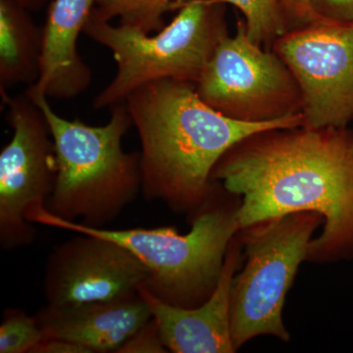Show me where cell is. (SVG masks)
I'll list each match as a JSON object with an SVG mask.
<instances>
[{
	"label": "cell",
	"mask_w": 353,
	"mask_h": 353,
	"mask_svg": "<svg viewBox=\"0 0 353 353\" xmlns=\"http://www.w3.org/2000/svg\"><path fill=\"white\" fill-rule=\"evenodd\" d=\"M212 182L241 196V230L294 212L324 219L307 261L353 259V132L308 127L255 132L216 164Z\"/></svg>",
	"instance_id": "obj_1"
},
{
	"label": "cell",
	"mask_w": 353,
	"mask_h": 353,
	"mask_svg": "<svg viewBox=\"0 0 353 353\" xmlns=\"http://www.w3.org/2000/svg\"><path fill=\"white\" fill-rule=\"evenodd\" d=\"M141 141V192L175 212H196L214 194L213 169L255 132L304 126L303 113L262 123L223 115L201 101L196 83L159 80L125 101Z\"/></svg>",
	"instance_id": "obj_2"
},
{
	"label": "cell",
	"mask_w": 353,
	"mask_h": 353,
	"mask_svg": "<svg viewBox=\"0 0 353 353\" xmlns=\"http://www.w3.org/2000/svg\"><path fill=\"white\" fill-rule=\"evenodd\" d=\"M32 101L48 119L57 153V179L46 209L62 219L81 218L83 225L103 228L136 201L143 188L141 153L123 148L132 127L126 104L111 108L103 126H90L58 115L48 97Z\"/></svg>",
	"instance_id": "obj_3"
},
{
	"label": "cell",
	"mask_w": 353,
	"mask_h": 353,
	"mask_svg": "<svg viewBox=\"0 0 353 353\" xmlns=\"http://www.w3.org/2000/svg\"><path fill=\"white\" fill-rule=\"evenodd\" d=\"M212 196L196 211L192 229L185 234L171 227L127 230L90 227L51 214L46 205L30 209L26 218L32 224L95 234L120 243L148 267L150 277L143 287L150 294L172 305L194 308L212 296L228 248L241 230V202L217 203L211 201Z\"/></svg>",
	"instance_id": "obj_4"
},
{
	"label": "cell",
	"mask_w": 353,
	"mask_h": 353,
	"mask_svg": "<svg viewBox=\"0 0 353 353\" xmlns=\"http://www.w3.org/2000/svg\"><path fill=\"white\" fill-rule=\"evenodd\" d=\"M225 4L208 0H188L170 24L152 34L130 27L113 26L94 10L83 34L112 53L117 72L112 81L95 95V110L124 103L127 97L145 83L159 80L196 83L229 32Z\"/></svg>",
	"instance_id": "obj_5"
},
{
	"label": "cell",
	"mask_w": 353,
	"mask_h": 353,
	"mask_svg": "<svg viewBox=\"0 0 353 353\" xmlns=\"http://www.w3.org/2000/svg\"><path fill=\"white\" fill-rule=\"evenodd\" d=\"M321 215L294 212L240 230L246 262L231 288V336L234 350L255 336L290 341L283 308Z\"/></svg>",
	"instance_id": "obj_6"
},
{
	"label": "cell",
	"mask_w": 353,
	"mask_h": 353,
	"mask_svg": "<svg viewBox=\"0 0 353 353\" xmlns=\"http://www.w3.org/2000/svg\"><path fill=\"white\" fill-rule=\"evenodd\" d=\"M196 88L202 101L236 121L268 122L303 113L301 90L289 67L248 39L243 21L234 37L221 41Z\"/></svg>",
	"instance_id": "obj_7"
},
{
	"label": "cell",
	"mask_w": 353,
	"mask_h": 353,
	"mask_svg": "<svg viewBox=\"0 0 353 353\" xmlns=\"http://www.w3.org/2000/svg\"><path fill=\"white\" fill-rule=\"evenodd\" d=\"M0 97L13 131L0 152V243L14 250L34 240L26 214L46 205L57 179V153L50 124L36 102L25 92Z\"/></svg>",
	"instance_id": "obj_8"
},
{
	"label": "cell",
	"mask_w": 353,
	"mask_h": 353,
	"mask_svg": "<svg viewBox=\"0 0 353 353\" xmlns=\"http://www.w3.org/2000/svg\"><path fill=\"white\" fill-rule=\"evenodd\" d=\"M272 50L299 83L304 127L347 128L353 120V23L294 28Z\"/></svg>",
	"instance_id": "obj_9"
},
{
	"label": "cell",
	"mask_w": 353,
	"mask_h": 353,
	"mask_svg": "<svg viewBox=\"0 0 353 353\" xmlns=\"http://www.w3.org/2000/svg\"><path fill=\"white\" fill-rule=\"evenodd\" d=\"M148 267L116 241L80 234L50 253L43 292L48 305L71 306L138 294Z\"/></svg>",
	"instance_id": "obj_10"
},
{
	"label": "cell",
	"mask_w": 353,
	"mask_h": 353,
	"mask_svg": "<svg viewBox=\"0 0 353 353\" xmlns=\"http://www.w3.org/2000/svg\"><path fill=\"white\" fill-rule=\"evenodd\" d=\"M236 234L230 243L219 282L208 301L194 308L164 303L143 287L139 292L152 311L168 352L175 353L236 352L231 336V288L241 259Z\"/></svg>",
	"instance_id": "obj_11"
},
{
	"label": "cell",
	"mask_w": 353,
	"mask_h": 353,
	"mask_svg": "<svg viewBox=\"0 0 353 353\" xmlns=\"http://www.w3.org/2000/svg\"><path fill=\"white\" fill-rule=\"evenodd\" d=\"M97 0H53L43 28L41 75L26 88L32 99H73L85 92L92 71L78 51V39Z\"/></svg>",
	"instance_id": "obj_12"
},
{
	"label": "cell",
	"mask_w": 353,
	"mask_h": 353,
	"mask_svg": "<svg viewBox=\"0 0 353 353\" xmlns=\"http://www.w3.org/2000/svg\"><path fill=\"white\" fill-rule=\"evenodd\" d=\"M43 339H64L94 352H117L152 318L139 292L122 299L71 306L46 304L36 316Z\"/></svg>",
	"instance_id": "obj_13"
},
{
	"label": "cell",
	"mask_w": 353,
	"mask_h": 353,
	"mask_svg": "<svg viewBox=\"0 0 353 353\" xmlns=\"http://www.w3.org/2000/svg\"><path fill=\"white\" fill-rule=\"evenodd\" d=\"M43 32L15 0H0V94L32 87L41 70Z\"/></svg>",
	"instance_id": "obj_14"
},
{
	"label": "cell",
	"mask_w": 353,
	"mask_h": 353,
	"mask_svg": "<svg viewBox=\"0 0 353 353\" xmlns=\"http://www.w3.org/2000/svg\"><path fill=\"white\" fill-rule=\"evenodd\" d=\"M211 4H230L245 16L248 39L267 50L290 31L281 0H208Z\"/></svg>",
	"instance_id": "obj_15"
},
{
	"label": "cell",
	"mask_w": 353,
	"mask_h": 353,
	"mask_svg": "<svg viewBox=\"0 0 353 353\" xmlns=\"http://www.w3.org/2000/svg\"><path fill=\"white\" fill-rule=\"evenodd\" d=\"M183 0H97L94 10L103 19L118 18L120 25L136 28L146 34L165 27L164 15L178 8Z\"/></svg>",
	"instance_id": "obj_16"
},
{
	"label": "cell",
	"mask_w": 353,
	"mask_h": 353,
	"mask_svg": "<svg viewBox=\"0 0 353 353\" xmlns=\"http://www.w3.org/2000/svg\"><path fill=\"white\" fill-rule=\"evenodd\" d=\"M43 340L36 318L19 309L6 311L0 325V353H31Z\"/></svg>",
	"instance_id": "obj_17"
},
{
	"label": "cell",
	"mask_w": 353,
	"mask_h": 353,
	"mask_svg": "<svg viewBox=\"0 0 353 353\" xmlns=\"http://www.w3.org/2000/svg\"><path fill=\"white\" fill-rule=\"evenodd\" d=\"M168 352L159 334L155 320L152 318L141 329L132 334L116 353Z\"/></svg>",
	"instance_id": "obj_18"
},
{
	"label": "cell",
	"mask_w": 353,
	"mask_h": 353,
	"mask_svg": "<svg viewBox=\"0 0 353 353\" xmlns=\"http://www.w3.org/2000/svg\"><path fill=\"white\" fill-rule=\"evenodd\" d=\"M318 18L336 23H353V0H311Z\"/></svg>",
	"instance_id": "obj_19"
},
{
	"label": "cell",
	"mask_w": 353,
	"mask_h": 353,
	"mask_svg": "<svg viewBox=\"0 0 353 353\" xmlns=\"http://www.w3.org/2000/svg\"><path fill=\"white\" fill-rule=\"evenodd\" d=\"M281 3L285 16L289 13L290 17L296 20V28L323 21L313 11L311 0H281Z\"/></svg>",
	"instance_id": "obj_20"
},
{
	"label": "cell",
	"mask_w": 353,
	"mask_h": 353,
	"mask_svg": "<svg viewBox=\"0 0 353 353\" xmlns=\"http://www.w3.org/2000/svg\"><path fill=\"white\" fill-rule=\"evenodd\" d=\"M31 353H92V350L75 341L64 339H43Z\"/></svg>",
	"instance_id": "obj_21"
},
{
	"label": "cell",
	"mask_w": 353,
	"mask_h": 353,
	"mask_svg": "<svg viewBox=\"0 0 353 353\" xmlns=\"http://www.w3.org/2000/svg\"><path fill=\"white\" fill-rule=\"evenodd\" d=\"M23 7H36L41 3V0H15Z\"/></svg>",
	"instance_id": "obj_22"
}]
</instances>
